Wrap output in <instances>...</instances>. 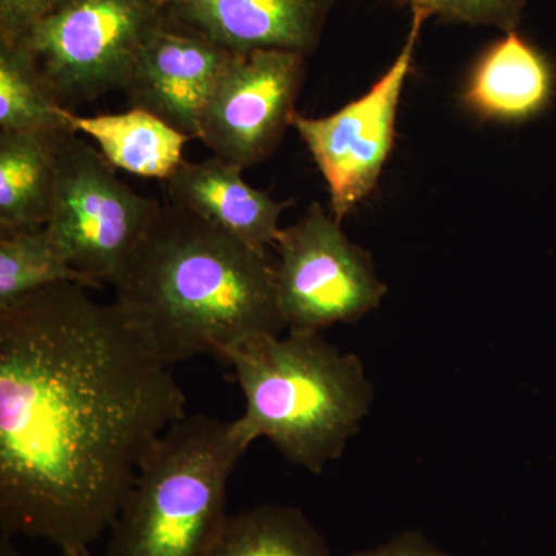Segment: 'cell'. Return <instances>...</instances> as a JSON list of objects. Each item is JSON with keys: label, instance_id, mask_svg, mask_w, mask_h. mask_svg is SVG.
Returning a JSON list of instances; mask_svg holds the SVG:
<instances>
[{"label": "cell", "instance_id": "cell-12", "mask_svg": "<svg viewBox=\"0 0 556 556\" xmlns=\"http://www.w3.org/2000/svg\"><path fill=\"white\" fill-rule=\"evenodd\" d=\"M164 182L170 204L262 251L274 248L281 215L291 204L252 188L243 169L217 156L201 163L186 161Z\"/></svg>", "mask_w": 556, "mask_h": 556}, {"label": "cell", "instance_id": "cell-18", "mask_svg": "<svg viewBox=\"0 0 556 556\" xmlns=\"http://www.w3.org/2000/svg\"><path fill=\"white\" fill-rule=\"evenodd\" d=\"M60 283L91 288L68 265L46 228L0 232V309Z\"/></svg>", "mask_w": 556, "mask_h": 556}, {"label": "cell", "instance_id": "cell-17", "mask_svg": "<svg viewBox=\"0 0 556 556\" xmlns=\"http://www.w3.org/2000/svg\"><path fill=\"white\" fill-rule=\"evenodd\" d=\"M65 112L28 47L0 40V131L70 137L76 131Z\"/></svg>", "mask_w": 556, "mask_h": 556}, {"label": "cell", "instance_id": "cell-7", "mask_svg": "<svg viewBox=\"0 0 556 556\" xmlns=\"http://www.w3.org/2000/svg\"><path fill=\"white\" fill-rule=\"evenodd\" d=\"M277 292L288 331L320 332L356 324L387 294L375 262L348 239L331 212L314 201L306 214L278 232Z\"/></svg>", "mask_w": 556, "mask_h": 556}, {"label": "cell", "instance_id": "cell-3", "mask_svg": "<svg viewBox=\"0 0 556 556\" xmlns=\"http://www.w3.org/2000/svg\"><path fill=\"white\" fill-rule=\"evenodd\" d=\"M222 361L247 402L236 420L249 444L268 439L285 460L313 475L343 456L375 402L362 358L320 332L249 340Z\"/></svg>", "mask_w": 556, "mask_h": 556}, {"label": "cell", "instance_id": "cell-5", "mask_svg": "<svg viewBox=\"0 0 556 556\" xmlns=\"http://www.w3.org/2000/svg\"><path fill=\"white\" fill-rule=\"evenodd\" d=\"M115 170L78 134L56 144V189L46 229L91 288L112 287L161 208Z\"/></svg>", "mask_w": 556, "mask_h": 556}, {"label": "cell", "instance_id": "cell-23", "mask_svg": "<svg viewBox=\"0 0 556 556\" xmlns=\"http://www.w3.org/2000/svg\"><path fill=\"white\" fill-rule=\"evenodd\" d=\"M62 556H93V555H91L90 547H75V548H65V551H62Z\"/></svg>", "mask_w": 556, "mask_h": 556}, {"label": "cell", "instance_id": "cell-19", "mask_svg": "<svg viewBox=\"0 0 556 556\" xmlns=\"http://www.w3.org/2000/svg\"><path fill=\"white\" fill-rule=\"evenodd\" d=\"M412 11H424L463 24L484 25L511 31L517 27L527 0H401Z\"/></svg>", "mask_w": 556, "mask_h": 556}, {"label": "cell", "instance_id": "cell-14", "mask_svg": "<svg viewBox=\"0 0 556 556\" xmlns=\"http://www.w3.org/2000/svg\"><path fill=\"white\" fill-rule=\"evenodd\" d=\"M72 129L97 142L110 166L135 177L167 181L186 163L188 135L144 109L84 116L67 109Z\"/></svg>", "mask_w": 556, "mask_h": 556}, {"label": "cell", "instance_id": "cell-4", "mask_svg": "<svg viewBox=\"0 0 556 556\" xmlns=\"http://www.w3.org/2000/svg\"><path fill=\"white\" fill-rule=\"evenodd\" d=\"M249 447L237 420L186 415L172 424L139 466L102 556L211 555Z\"/></svg>", "mask_w": 556, "mask_h": 556}, {"label": "cell", "instance_id": "cell-20", "mask_svg": "<svg viewBox=\"0 0 556 556\" xmlns=\"http://www.w3.org/2000/svg\"><path fill=\"white\" fill-rule=\"evenodd\" d=\"M68 0H0V40L22 42Z\"/></svg>", "mask_w": 556, "mask_h": 556}, {"label": "cell", "instance_id": "cell-1", "mask_svg": "<svg viewBox=\"0 0 556 556\" xmlns=\"http://www.w3.org/2000/svg\"><path fill=\"white\" fill-rule=\"evenodd\" d=\"M116 300L60 283L0 309V535L90 547L185 391Z\"/></svg>", "mask_w": 556, "mask_h": 556}, {"label": "cell", "instance_id": "cell-2", "mask_svg": "<svg viewBox=\"0 0 556 556\" xmlns=\"http://www.w3.org/2000/svg\"><path fill=\"white\" fill-rule=\"evenodd\" d=\"M164 361L223 354L287 329L276 258L185 208L161 206L113 281Z\"/></svg>", "mask_w": 556, "mask_h": 556}, {"label": "cell", "instance_id": "cell-15", "mask_svg": "<svg viewBox=\"0 0 556 556\" xmlns=\"http://www.w3.org/2000/svg\"><path fill=\"white\" fill-rule=\"evenodd\" d=\"M60 141L33 131H0V232L46 228Z\"/></svg>", "mask_w": 556, "mask_h": 556}, {"label": "cell", "instance_id": "cell-16", "mask_svg": "<svg viewBox=\"0 0 556 556\" xmlns=\"http://www.w3.org/2000/svg\"><path fill=\"white\" fill-rule=\"evenodd\" d=\"M208 556H331L302 508L262 504L229 515Z\"/></svg>", "mask_w": 556, "mask_h": 556}, {"label": "cell", "instance_id": "cell-10", "mask_svg": "<svg viewBox=\"0 0 556 556\" xmlns=\"http://www.w3.org/2000/svg\"><path fill=\"white\" fill-rule=\"evenodd\" d=\"M232 58L169 16L139 50L123 91L130 108L148 110L199 139L201 113Z\"/></svg>", "mask_w": 556, "mask_h": 556}, {"label": "cell", "instance_id": "cell-22", "mask_svg": "<svg viewBox=\"0 0 556 556\" xmlns=\"http://www.w3.org/2000/svg\"><path fill=\"white\" fill-rule=\"evenodd\" d=\"M0 556H27L14 546L13 538L0 535Z\"/></svg>", "mask_w": 556, "mask_h": 556}, {"label": "cell", "instance_id": "cell-11", "mask_svg": "<svg viewBox=\"0 0 556 556\" xmlns=\"http://www.w3.org/2000/svg\"><path fill=\"white\" fill-rule=\"evenodd\" d=\"M172 20L233 54L316 51L336 0H164Z\"/></svg>", "mask_w": 556, "mask_h": 556}, {"label": "cell", "instance_id": "cell-9", "mask_svg": "<svg viewBox=\"0 0 556 556\" xmlns=\"http://www.w3.org/2000/svg\"><path fill=\"white\" fill-rule=\"evenodd\" d=\"M305 72L295 51L233 54L201 113L200 141L243 170L268 160L298 113Z\"/></svg>", "mask_w": 556, "mask_h": 556}, {"label": "cell", "instance_id": "cell-8", "mask_svg": "<svg viewBox=\"0 0 556 556\" xmlns=\"http://www.w3.org/2000/svg\"><path fill=\"white\" fill-rule=\"evenodd\" d=\"M412 13L404 47L367 93L324 118L299 113L292 118L291 126L327 181L329 212L339 223L376 188L393 150L399 102L415 60L420 30L428 20L424 11Z\"/></svg>", "mask_w": 556, "mask_h": 556}, {"label": "cell", "instance_id": "cell-6", "mask_svg": "<svg viewBox=\"0 0 556 556\" xmlns=\"http://www.w3.org/2000/svg\"><path fill=\"white\" fill-rule=\"evenodd\" d=\"M167 17L164 0H68L22 43L72 110L123 91L139 50Z\"/></svg>", "mask_w": 556, "mask_h": 556}, {"label": "cell", "instance_id": "cell-21", "mask_svg": "<svg viewBox=\"0 0 556 556\" xmlns=\"http://www.w3.org/2000/svg\"><path fill=\"white\" fill-rule=\"evenodd\" d=\"M348 556H455L428 540L419 530H405L379 546L361 548Z\"/></svg>", "mask_w": 556, "mask_h": 556}, {"label": "cell", "instance_id": "cell-13", "mask_svg": "<svg viewBox=\"0 0 556 556\" xmlns=\"http://www.w3.org/2000/svg\"><path fill=\"white\" fill-rule=\"evenodd\" d=\"M555 86L552 62L511 30L479 58L463 100L482 118L521 123L551 105Z\"/></svg>", "mask_w": 556, "mask_h": 556}]
</instances>
